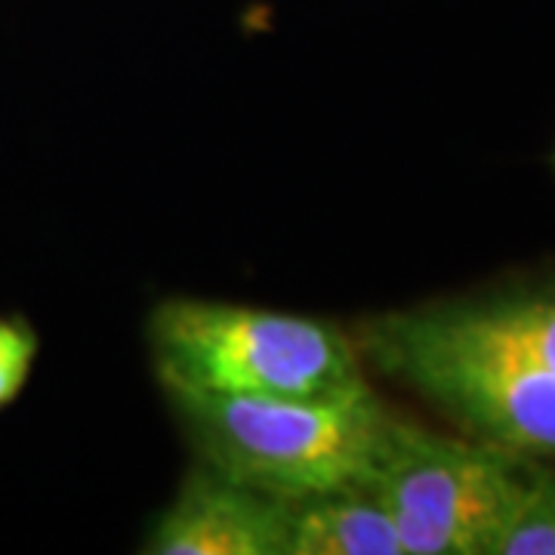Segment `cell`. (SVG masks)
I'll list each match as a JSON object with an SVG mask.
<instances>
[{
    "instance_id": "1",
    "label": "cell",
    "mask_w": 555,
    "mask_h": 555,
    "mask_svg": "<svg viewBox=\"0 0 555 555\" xmlns=\"http://www.w3.org/2000/svg\"><path fill=\"white\" fill-rule=\"evenodd\" d=\"M364 364L396 379L466 436L518 454L555 456V374L454 324L436 302L361 321Z\"/></svg>"
},
{
    "instance_id": "2",
    "label": "cell",
    "mask_w": 555,
    "mask_h": 555,
    "mask_svg": "<svg viewBox=\"0 0 555 555\" xmlns=\"http://www.w3.org/2000/svg\"><path fill=\"white\" fill-rule=\"evenodd\" d=\"M152 356L167 392L334 398L367 389L364 358L337 324L250 306L164 302L152 315Z\"/></svg>"
},
{
    "instance_id": "3",
    "label": "cell",
    "mask_w": 555,
    "mask_h": 555,
    "mask_svg": "<svg viewBox=\"0 0 555 555\" xmlns=\"http://www.w3.org/2000/svg\"><path fill=\"white\" fill-rule=\"evenodd\" d=\"M167 396L204 466L281 500L358 481L392 414L371 386L334 398Z\"/></svg>"
},
{
    "instance_id": "4",
    "label": "cell",
    "mask_w": 555,
    "mask_h": 555,
    "mask_svg": "<svg viewBox=\"0 0 555 555\" xmlns=\"http://www.w3.org/2000/svg\"><path fill=\"white\" fill-rule=\"evenodd\" d=\"M537 456L433 433L389 414L361 485L392 516L404 555H491Z\"/></svg>"
},
{
    "instance_id": "5",
    "label": "cell",
    "mask_w": 555,
    "mask_h": 555,
    "mask_svg": "<svg viewBox=\"0 0 555 555\" xmlns=\"http://www.w3.org/2000/svg\"><path fill=\"white\" fill-rule=\"evenodd\" d=\"M291 500L262 494L201 463L152 525L142 553L287 555Z\"/></svg>"
},
{
    "instance_id": "6",
    "label": "cell",
    "mask_w": 555,
    "mask_h": 555,
    "mask_svg": "<svg viewBox=\"0 0 555 555\" xmlns=\"http://www.w3.org/2000/svg\"><path fill=\"white\" fill-rule=\"evenodd\" d=\"M287 555H404L392 516L361 481L291 500Z\"/></svg>"
},
{
    "instance_id": "7",
    "label": "cell",
    "mask_w": 555,
    "mask_h": 555,
    "mask_svg": "<svg viewBox=\"0 0 555 555\" xmlns=\"http://www.w3.org/2000/svg\"><path fill=\"white\" fill-rule=\"evenodd\" d=\"M436 309L460 327L555 374V275L509 281L473 297L438 299Z\"/></svg>"
},
{
    "instance_id": "8",
    "label": "cell",
    "mask_w": 555,
    "mask_h": 555,
    "mask_svg": "<svg viewBox=\"0 0 555 555\" xmlns=\"http://www.w3.org/2000/svg\"><path fill=\"white\" fill-rule=\"evenodd\" d=\"M491 555H555V469L537 463L513 518Z\"/></svg>"
},
{
    "instance_id": "9",
    "label": "cell",
    "mask_w": 555,
    "mask_h": 555,
    "mask_svg": "<svg viewBox=\"0 0 555 555\" xmlns=\"http://www.w3.org/2000/svg\"><path fill=\"white\" fill-rule=\"evenodd\" d=\"M38 358L35 327L16 315H0V411L10 408L31 377Z\"/></svg>"
}]
</instances>
